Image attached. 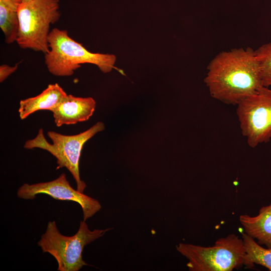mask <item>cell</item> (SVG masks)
<instances>
[{
    "mask_svg": "<svg viewBox=\"0 0 271 271\" xmlns=\"http://www.w3.org/2000/svg\"><path fill=\"white\" fill-rule=\"evenodd\" d=\"M211 96L237 105L263 86L254 50L239 48L216 55L207 66L204 78Z\"/></svg>",
    "mask_w": 271,
    "mask_h": 271,
    "instance_id": "cell-1",
    "label": "cell"
},
{
    "mask_svg": "<svg viewBox=\"0 0 271 271\" xmlns=\"http://www.w3.org/2000/svg\"><path fill=\"white\" fill-rule=\"evenodd\" d=\"M48 42L49 51L45 54V63L49 71L56 76H69L80 67L89 63L97 66L103 73L110 72L114 66L116 56L113 54L92 53L81 44L71 38L66 30L52 29Z\"/></svg>",
    "mask_w": 271,
    "mask_h": 271,
    "instance_id": "cell-2",
    "label": "cell"
},
{
    "mask_svg": "<svg viewBox=\"0 0 271 271\" xmlns=\"http://www.w3.org/2000/svg\"><path fill=\"white\" fill-rule=\"evenodd\" d=\"M176 247L188 260L190 271H232L244 265L243 241L235 234L218 238L211 246L180 243Z\"/></svg>",
    "mask_w": 271,
    "mask_h": 271,
    "instance_id": "cell-3",
    "label": "cell"
},
{
    "mask_svg": "<svg viewBox=\"0 0 271 271\" xmlns=\"http://www.w3.org/2000/svg\"><path fill=\"white\" fill-rule=\"evenodd\" d=\"M111 229L108 228L90 230L83 220L80 222L77 232L68 236L59 232L55 221H49L38 245L43 253H49L55 258L58 270L78 271L87 265L82 258L84 247Z\"/></svg>",
    "mask_w": 271,
    "mask_h": 271,
    "instance_id": "cell-4",
    "label": "cell"
},
{
    "mask_svg": "<svg viewBox=\"0 0 271 271\" xmlns=\"http://www.w3.org/2000/svg\"><path fill=\"white\" fill-rule=\"evenodd\" d=\"M59 0H31L18 5L19 30L16 42L24 49L46 54L50 25L60 17Z\"/></svg>",
    "mask_w": 271,
    "mask_h": 271,
    "instance_id": "cell-5",
    "label": "cell"
},
{
    "mask_svg": "<svg viewBox=\"0 0 271 271\" xmlns=\"http://www.w3.org/2000/svg\"><path fill=\"white\" fill-rule=\"evenodd\" d=\"M104 124L98 122L87 130L75 135H64L53 131L47 132L52 140L50 144L40 128L36 137L27 141L24 148L27 149L39 148L48 151L57 159V169L66 168L71 173L76 183L77 190L83 193L86 187L80 176L79 160L84 144L96 133L104 129Z\"/></svg>",
    "mask_w": 271,
    "mask_h": 271,
    "instance_id": "cell-6",
    "label": "cell"
},
{
    "mask_svg": "<svg viewBox=\"0 0 271 271\" xmlns=\"http://www.w3.org/2000/svg\"><path fill=\"white\" fill-rule=\"evenodd\" d=\"M236 114L242 135L252 148L271 140V87L262 86L238 104Z\"/></svg>",
    "mask_w": 271,
    "mask_h": 271,
    "instance_id": "cell-7",
    "label": "cell"
},
{
    "mask_svg": "<svg viewBox=\"0 0 271 271\" xmlns=\"http://www.w3.org/2000/svg\"><path fill=\"white\" fill-rule=\"evenodd\" d=\"M40 194L48 195L57 200L77 203L82 208L84 221L92 217L101 208L97 200L74 189L70 185L64 173L51 181L33 184L25 183L17 191L19 198L27 200L34 199Z\"/></svg>",
    "mask_w": 271,
    "mask_h": 271,
    "instance_id": "cell-8",
    "label": "cell"
},
{
    "mask_svg": "<svg viewBox=\"0 0 271 271\" xmlns=\"http://www.w3.org/2000/svg\"><path fill=\"white\" fill-rule=\"evenodd\" d=\"M95 106L96 102L92 97L69 94L52 112L56 125L61 126L87 120L92 115Z\"/></svg>",
    "mask_w": 271,
    "mask_h": 271,
    "instance_id": "cell-9",
    "label": "cell"
},
{
    "mask_svg": "<svg viewBox=\"0 0 271 271\" xmlns=\"http://www.w3.org/2000/svg\"><path fill=\"white\" fill-rule=\"evenodd\" d=\"M67 96V93L58 83L49 84L39 95L20 101L18 110L20 117L24 119L40 110L52 111Z\"/></svg>",
    "mask_w": 271,
    "mask_h": 271,
    "instance_id": "cell-10",
    "label": "cell"
},
{
    "mask_svg": "<svg viewBox=\"0 0 271 271\" xmlns=\"http://www.w3.org/2000/svg\"><path fill=\"white\" fill-rule=\"evenodd\" d=\"M239 220L244 233L259 244L271 249V203L261 207L257 215H241Z\"/></svg>",
    "mask_w": 271,
    "mask_h": 271,
    "instance_id": "cell-11",
    "label": "cell"
},
{
    "mask_svg": "<svg viewBox=\"0 0 271 271\" xmlns=\"http://www.w3.org/2000/svg\"><path fill=\"white\" fill-rule=\"evenodd\" d=\"M18 4L13 0H0V27L7 44L16 42L19 30Z\"/></svg>",
    "mask_w": 271,
    "mask_h": 271,
    "instance_id": "cell-12",
    "label": "cell"
},
{
    "mask_svg": "<svg viewBox=\"0 0 271 271\" xmlns=\"http://www.w3.org/2000/svg\"><path fill=\"white\" fill-rule=\"evenodd\" d=\"M241 234L245 249L244 266L252 268L256 264L271 270V249L263 247L244 232Z\"/></svg>",
    "mask_w": 271,
    "mask_h": 271,
    "instance_id": "cell-13",
    "label": "cell"
},
{
    "mask_svg": "<svg viewBox=\"0 0 271 271\" xmlns=\"http://www.w3.org/2000/svg\"><path fill=\"white\" fill-rule=\"evenodd\" d=\"M254 52L259 66L262 85L271 87V42L260 46Z\"/></svg>",
    "mask_w": 271,
    "mask_h": 271,
    "instance_id": "cell-14",
    "label": "cell"
},
{
    "mask_svg": "<svg viewBox=\"0 0 271 271\" xmlns=\"http://www.w3.org/2000/svg\"><path fill=\"white\" fill-rule=\"evenodd\" d=\"M18 63L14 66L3 64L0 66V82H3L8 76L14 73L18 68Z\"/></svg>",
    "mask_w": 271,
    "mask_h": 271,
    "instance_id": "cell-15",
    "label": "cell"
},
{
    "mask_svg": "<svg viewBox=\"0 0 271 271\" xmlns=\"http://www.w3.org/2000/svg\"><path fill=\"white\" fill-rule=\"evenodd\" d=\"M14 2L17 3L18 5H20L21 4L27 2L28 1H30L31 0H13Z\"/></svg>",
    "mask_w": 271,
    "mask_h": 271,
    "instance_id": "cell-16",
    "label": "cell"
}]
</instances>
